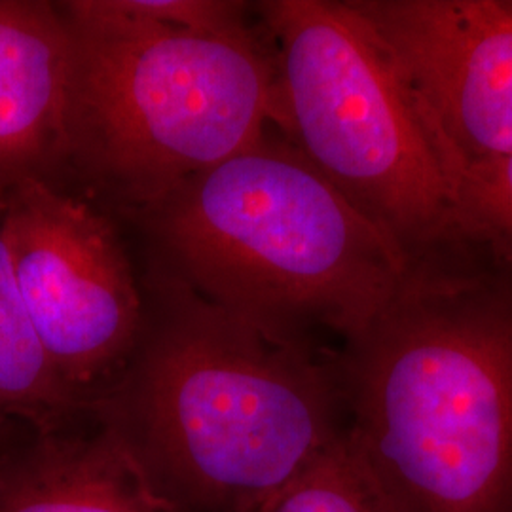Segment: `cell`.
Returning a JSON list of instances; mask_svg holds the SVG:
<instances>
[{
	"instance_id": "obj_1",
	"label": "cell",
	"mask_w": 512,
	"mask_h": 512,
	"mask_svg": "<svg viewBox=\"0 0 512 512\" xmlns=\"http://www.w3.org/2000/svg\"><path fill=\"white\" fill-rule=\"evenodd\" d=\"M124 372L93 401L183 512H258L346 427L336 368L164 274Z\"/></svg>"
},
{
	"instance_id": "obj_2",
	"label": "cell",
	"mask_w": 512,
	"mask_h": 512,
	"mask_svg": "<svg viewBox=\"0 0 512 512\" xmlns=\"http://www.w3.org/2000/svg\"><path fill=\"white\" fill-rule=\"evenodd\" d=\"M137 215L164 274L277 336L323 325L357 338L416 266L406 245L268 133Z\"/></svg>"
},
{
	"instance_id": "obj_3",
	"label": "cell",
	"mask_w": 512,
	"mask_h": 512,
	"mask_svg": "<svg viewBox=\"0 0 512 512\" xmlns=\"http://www.w3.org/2000/svg\"><path fill=\"white\" fill-rule=\"evenodd\" d=\"M366 467L403 512H512V289L416 264L334 365Z\"/></svg>"
},
{
	"instance_id": "obj_4",
	"label": "cell",
	"mask_w": 512,
	"mask_h": 512,
	"mask_svg": "<svg viewBox=\"0 0 512 512\" xmlns=\"http://www.w3.org/2000/svg\"><path fill=\"white\" fill-rule=\"evenodd\" d=\"M59 8L73 46L67 164L135 209L255 145L275 122L274 57L249 27H173L116 0Z\"/></svg>"
},
{
	"instance_id": "obj_5",
	"label": "cell",
	"mask_w": 512,
	"mask_h": 512,
	"mask_svg": "<svg viewBox=\"0 0 512 512\" xmlns=\"http://www.w3.org/2000/svg\"><path fill=\"white\" fill-rule=\"evenodd\" d=\"M277 44L275 124L370 219L412 247L458 234L437 139L353 2H260Z\"/></svg>"
},
{
	"instance_id": "obj_6",
	"label": "cell",
	"mask_w": 512,
	"mask_h": 512,
	"mask_svg": "<svg viewBox=\"0 0 512 512\" xmlns=\"http://www.w3.org/2000/svg\"><path fill=\"white\" fill-rule=\"evenodd\" d=\"M23 308L46 357L78 397L122 368L145 306L120 234L84 200L29 179L0 203Z\"/></svg>"
},
{
	"instance_id": "obj_7",
	"label": "cell",
	"mask_w": 512,
	"mask_h": 512,
	"mask_svg": "<svg viewBox=\"0 0 512 512\" xmlns=\"http://www.w3.org/2000/svg\"><path fill=\"white\" fill-rule=\"evenodd\" d=\"M393 57L448 175L512 156V2L353 0Z\"/></svg>"
},
{
	"instance_id": "obj_8",
	"label": "cell",
	"mask_w": 512,
	"mask_h": 512,
	"mask_svg": "<svg viewBox=\"0 0 512 512\" xmlns=\"http://www.w3.org/2000/svg\"><path fill=\"white\" fill-rule=\"evenodd\" d=\"M71 33L59 4L0 0V203L67 164Z\"/></svg>"
},
{
	"instance_id": "obj_9",
	"label": "cell",
	"mask_w": 512,
	"mask_h": 512,
	"mask_svg": "<svg viewBox=\"0 0 512 512\" xmlns=\"http://www.w3.org/2000/svg\"><path fill=\"white\" fill-rule=\"evenodd\" d=\"M0 512H183L107 427L46 440L0 480Z\"/></svg>"
},
{
	"instance_id": "obj_10",
	"label": "cell",
	"mask_w": 512,
	"mask_h": 512,
	"mask_svg": "<svg viewBox=\"0 0 512 512\" xmlns=\"http://www.w3.org/2000/svg\"><path fill=\"white\" fill-rule=\"evenodd\" d=\"M80 404L55 372L23 308L0 226V412L57 416Z\"/></svg>"
},
{
	"instance_id": "obj_11",
	"label": "cell",
	"mask_w": 512,
	"mask_h": 512,
	"mask_svg": "<svg viewBox=\"0 0 512 512\" xmlns=\"http://www.w3.org/2000/svg\"><path fill=\"white\" fill-rule=\"evenodd\" d=\"M258 512H403L366 467L348 431Z\"/></svg>"
},
{
	"instance_id": "obj_12",
	"label": "cell",
	"mask_w": 512,
	"mask_h": 512,
	"mask_svg": "<svg viewBox=\"0 0 512 512\" xmlns=\"http://www.w3.org/2000/svg\"><path fill=\"white\" fill-rule=\"evenodd\" d=\"M458 234L478 239L512 266V156L452 175Z\"/></svg>"
}]
</instances>
